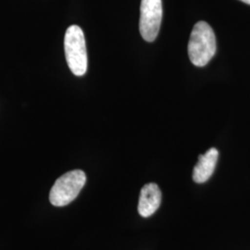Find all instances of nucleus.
Returning <instances> with one entry per match:
<instances>
[{
  "instance_id": "obj_1",
  "label": "nucleus",
  "mask_w": 250,
  "mask_h": 250,
  "mask_svg": "<svg viewBox=\"0 0 250 250\" xmlns=\"http://www.w3.org/2000/svg\"><path fill=\"white\" fill-rule=\"evenodd\" d=\"M216 53L214 32L206 21H198L193 28L189 43L188 55L191 62L197 67H204Z\"/></svg>"
},
{
  "instance_id": "obj_2",
  "label": "nucleus",
  "mask_w": 250,
  "mask_h": 250,
  "mask_svg": "<svg viewBox=\"0 0 250 250\" xmlns=\"http://www.w3.org/2000/svg\"><path fill=\"white\" fill-rule=\"evenodd\" d=\"M66 61L72 73L83 76L87 71V51L83 30L78 25L69 27L64 37Z\"/></svg>"
},
{
  "instance_id": "obj_3",
  "label": "nucleus",
  "mask_w": 250,
  "mask_h": 250,
  "mask_svg": "<svg viewBox=\"0 0 250 250\" xmlns=\"http://www.w3.org/2000/svg\"><path fill=\"white\" fill-rule=\"evenodd\" d=\"M86 182L85 173L74 170L64 173L58 179L49 193V201L55 207L70 204L79 195Z\"/></svg>"
},
{
  "instance_id": "obj_4",
  "label": "nucleus",
  "mask_w": 250,
  "mask_h": 250,
  "mask_svg": "<svg viewBox=\"0 0 250 250\" xmlns=\"http://www.w3.org/2000/svg\"><path fill=\"white\" fill-rule=\"evenodd\" d=\"M162 14L161 0H141L139 30L146 42H153L159 35Z\"/></svg>"
},
{
  "instance_id": "obj_5",
  "label": "nucleus",
  "mask_w": 250,
  "mask_h": 250,
  "mask_svg": "<svg viewBox=\"0 0 250 250\" xmlns=\"http://www.w3.org/2000/svg\"><path fill=\"white\" fill-rule=\"evenodd\" d=\"M161 202V191L159 186L149 183L144 186L140 192L138 202V212L142 217H149L160 208Z\"/></svg>"
},
{
  "instance_id": "obj_6",
  "label": "nucleus",
  "mask_w": 250,
  "mask_h": 250,
  "mask_svg": "<svg viewBox=\"0 0 250 250\" xmlns=\"http://www.w3.org/2000/svg\"><path fill=\"white\" fill-rule=\"evenodd\" d=\"M218 157L219 152L215 147L198 157V161L193 170V180L196 183L203 184L211 177L216 168Z\"/></svg>"
},
{
  "instance_id": "obj_7",
  "label": "nucleus",
  "mask_w": 250,
  "mask_h": 250,
  "mask_svg": "<svg viewBox=\"0 0 250 250\" xmlns=\"http://www.w3.org/2000/svg\"><path fill=\"white\" fill-rule=\"evenodd\" d=\"M242 2H244V3H246V4H249L250 5V0H240Z\"/></svg>"
}]
</instances>
